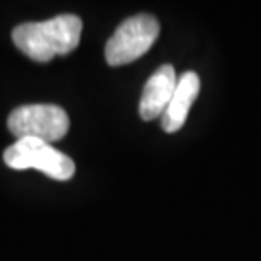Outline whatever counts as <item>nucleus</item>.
I'll return each mask as SVG.
<instances>
[{
    "instance_id": "f257e3e1",
    "label": "nucleus",
    "mask_w": 261,
    "mask_h": 261,
    "mask_svg": "<svg viewBox=\"0 0 261 261\" xmlns=\"http://www.w3.org/2000/svg\"><path fill=\"white\" fill-rule=\"evenodd\" d=\"M82 19L63 14L43 22H25L12 31L15 46L31 60L46 63L55 56L71 53L82 38Z\"/></svg>"
},
{
    "instance_id": "f03ea898",
    "label": "nucleus",
    "mask_w": 261,
    "mask_h": 261,
    "mask_svg": "<svg viewBox=\"0 0 261 261\" xmlns=\"http://www.w3.org/2000/svg\"><path fill=\"white\" fill-rule=\"evenodd\" d=\"M4 161L12 170H39L49 178L66 181L75 175V163L70 156L39 139H17L4 153Z\"/></svg>"
},
{
    "instance_id": "7ed1b4c3",
    "label": "nucleus",
    "mask_w": 261,
    "mask_h": 261,
    "mask_svg": "<svg viewBox=\"0 0 261 261\" xmlns=\"http://www.w3.org/2000/svg\"><path fill=\"white\" fill-rule=\"evenodd\" d=\"M7 127L17 139H39L55 143L63 139L70 129V119L65 109L55 103L20 106L9 116Z\"/></svg>"
},
{
    "instance_id": "20e7f679",
    "label": "nucleus",
    "mask_w": 261,
    "mask_h": 261,
    "mask_svg": "<svg viewBox=\"0 0 261 261\" xmlns=\"http://www.w3.org/2000/svg\"><path fill=\"white\" fill-rule=\"evenodd\" d=\"M160 34V22L149 14L122 20L106 44V60L111 66L133 63L149 51Z\"/></svg>"
},
{
    "instance_id": "39448f33",
    "label": "nucleus",
    "mask_w": 261,
    "mask_h": 261,
    "mask_svg": "<svg viewBox=\"0 0 261 261\" xmlns=\"http://www.w3.org/2000/svg\"><path fill=\"white\" fill-rule=\"evenodd\" d=\"M176 73L171 65H161L153 75L148 78L141 95L139 114L144 121H153L156 117H161L165 109L173 97L176 88Z\"/></svg>"
},
{
    "instance_id": "423d86ee",
    "label": "nucleus",
    "mask_w": 261,
    "mask_h": 261,
    "mask_svg": "<svg viewBox=\"0 0 261 261\" xmlns=\"http://www.w3.org/2000/svg\"><path fill=\"white\" fill-rule=\"evenodd\" d=\"M200 90V78L194 71H185L176 82L173 97L161 116V126L166 133H176L184 127L190 107L194 106L195 98Z\"/></svg>"
}]
</instances>
